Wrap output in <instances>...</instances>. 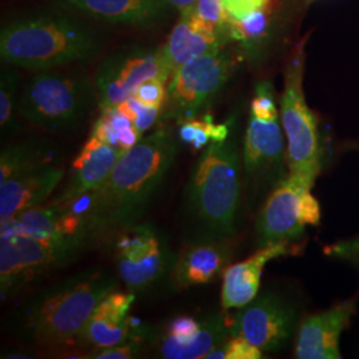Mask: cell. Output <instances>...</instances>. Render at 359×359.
Returning a JSON list of instances; mask_svg holds the SVG:
<instances>
[{"label":"cell","instance_id":"cell-6","mask_svg":"<svg viewBox=\"0 0 359 359\" xmlns=\"http://www.w3.org/2000/svg\"><path fill=\"white\" fill-rule=\"evenodd\" d=\"M96 100V86L88 79L50 69L27 80L18 111L29 124L59 133L79 127Z\"/></svg>","mask_w":359,"mask_h":359},{"label":"cell","instance_id":"cell-12","mask_svg":"<svg viewBox=\"0 0 359 359\" xmlns=\"http://www.w3.org/2000/svg\"><path fill=\"white\" fill-rule=\"evenodd\" d=\"M231 316L225 311L210 313L203 318L177 316L165 325L164 332H152L151 342L161 358L200 359L231 337Z\"/></svg>","mask_w":359,"mask_h":359},{"label":"cell","instance_id":"cell-28","mask_svg":"<svg viewBox=\"0 0 359 359\" xmlns=\"http://www.w3.org/2000/svg\"><path fill=\"white\" fill-rule=\"evenodd\" d=\"M193 15L215 35L226 40L231 39L228 34L231 18L224 8L222 0H198Z\"/></svg>","mask_w":359,"mask_h":359},{"label":"cell","instance_id":"cell-15","mask_svg":"<svg viewBox=\"0 0 359 359\" xmlns=\"http://www.w3.org/2000/svg\"><path fill=\"white\" fill-rule=\"evenodd\" d=\"M357 305L345 301L299 323L295 338L298 359H339V338L355 314Z\"/></svg>","mask_w":359,"mask_h":359},{"label":"cell","instance_id":"cell-31","mask_svg":"<svg viewBox=\"0 0 359 359\" xmlns=\"http://www.w3.org/2000/svg\"><path fill=\"white\" fill-rule=\"evenodd\" d=\"M165 84L167 83L160 77H151L142 81V84L135 90L132 96L147 107L163 109L164 104L167 102Z\"/></svg>","mask_w":359,"mask_h":359},{"label":"cell","instance_id":"cell-23","mask_svg":"<svg viewBox=\"0 0 359 359\" xmlns=\"http://www.w3.org/2000/svg\"><path fill=\"white\" fill-rule=\"evenodd\" d=\"M55 154L46 144L38 142L7 145L0 154V184L29 170L55 165Z\"/></svg>","mask_w":359,"mask_h":359},{"label":"cell","instance_id":"cell-33","mask_svg":"<svg viewBox=\"0 0 359 359\" xmlns=\"http://www.w3.org/2000/svg\"><path fill=\"white\" fill-rule=\"evenodd\" d=\"M271 0H222L224 8L231 19H244L258 10L269 8Z\"/></svg>","mask_w":359,"mask_h":359},{"label":"cell","instance_id":"cell-19","mask_svg":"<svg viewBox=\"0 0 359 359\" xmlns=\"http://www.w3.org/2000/svg\"><path fill=\"white\" fill-rule=\"evenodd\" d=\"M290 244L277 243L258 248L256 253L245 261L228 266L222 274V309H240L253 301L258 295L264 268L271 259L287 256L292 249Z\"/></svg>","mask_w":359,"mask_h":359},{"label":"cell","instance_id":"cell-24","mask_svg":"<svg viewBox=\"0 0 359 359\" xmlns=\"http://www.w3.org/2000/svg\"><path fill=\"white\" fill-rule=\"evenodd\" d=\"M19 72L13 68V65L3 63L0 74V128L3 139L11 136L18 130L16 115H19Z\"/></svg>","mask_w":359,"mask_h":359},{"label":"cell","instance_id":"cell-8","mask_svg":"<svg viewBox=\"0 0 359 359\" xmlns=\"http://www.w3.org/2000/svg\"><path fill=\"white\" fill-rule=\"evenodd\" d=\"M116 266L127 290L136 294L172 276L176 258L165 234L151 224H130L116 231Z\"/></svg>","mask_w":359,"mask_h":359},{"label":"cell","instance_id":"cell-34","mask_svg":"<svg viewBox=\"0 0 359 359\" xmlns=\"http://www.w3.org/2000/svg\"><path fill=\"white\" fill-rule=\"evenodd\" d=\"M321 219V209L317 198L308 189L301 198V221L305 226H316Z\"/></svg>","mask_w":359,"mask_h":359},{"label":"cell","instance_id":"cell-18","mask_svg":"<svg viewBox=\"0 0 359 359\" xmlns=\"http://www.w3.org/2000/svg\"><path fill=\"white\" fill-rule=\"evenodd\" d=\"M65 175V169L55 164L13 176L0 184L1 224L25 210L44 204L63 181Z\"/></svg>","mask_w":359,"mask_h":359},{"label":"cell","instance_id":"cell-2","mask_svg":"<svg viewBox=\"0 0 359 359\" xmlns=\"http://www.w3.org/2000/svg\"><path fill=\"white\" fill-rule=\"evenodd\" d=\"M116 289L117 278L111 270L79 271L29 297L15 311L11 332L31 346H68L77 342L95 309Z\"/></svg>","mask_w":359,"mask_h":359},{"label":"cell","instance_id":"cell-25","mask_svg":"<svg viewBox=\"0 0 359 359\" xmlns=\"http://www.w3.org/2000/svg\"><path fill=\"white\" fill-rule=\"evenodd\" d=\"M231 133L229 124H215L212 116L187 118L181 121L179 129L180 140L192 145L197 151L206 148L210 142H225Z\"/></svg>","mask_w":359,"mask_h":359},{"label":"cell","instance_id":"cell-7","mask_svg":"<svg viewBox=\"0 0 359 359\" xmlns=\"http://www.w3.org/2000/svg\"><path fill=\"white\" fill-rule=\"evenodd\" d=\"M305 53L302 46L295 50L285 71L281 97V123L286 139V156L290 175L314 185L322 167V149L316 116L304 93Z\"/></svg>","mask_w":359,"mask_h":359},{"label":"cell","instance_id":"cell-22","mask_svg":"<svg viewBox=\"0 0 359 359\" xmlns=\"http://www.w3.org/2000/svg\"><path fill=\"white\" fill-rule=\"evenodd\" d=\"M231 250L229 240L188 245L176 258L172 270L170 280L175 287L185 289L215 281L228 268Z\"/></svg>","mask_w":359,"mask_h":359},{"label":"cell","instance_id":"cell-16","mask_svg":"<svg viewBox=\"0 0 359 359\" xmlns=\"http://www.w3.org/2000/svg\"><path fill=\"white\" fill-rule=\"evenodd\" d=\"M62 7L116 26L152 28L176 10L167 0H55Z\"/></svg>","mask_w":359,"mask_h":359},{"label":"cell","instance_id":"cell-35","mask_svg":"<svg viewBox=\"0 0 359 359\" xmlns=\"http://www.w3.org/2000/svg\"><path fill=\"white\" fill-rule=\"evenodd\" d=\"M172 4L176 11H179L180 16H191L196 11V6L198 0H167Z\"/></svg>","mask_w":359,"mask_h":359},{"label":"cell","instance_id":"cell-3","mask_svg":"<svg viewBox=\"0 0 359 359\" xmlns=\"http://www.w3.org/2000/svg\"><path fill=\"white\" fill-rule=\"evenodd\" d=\"M103 46L97 29L57 11L19 15L0 32L1 62L35 72L87 63L102 52Z\"/></svg>","mask_w":359,"mask_h":359},{"label":"cell","instance_id":"cell-11","mask_svg":"<svg viewBox=\"0 0 359 359\" xmlns=\"http://www.w3.org/2000/svg\"><path fill=\"white\" fill-rule=\"evenodd\" d=\"M298 309L276 292L257 295L231 316V335L244 337L264 351H278L298 330Z\"/></svg>","mask_w":359,"mask_h":359},{"label":"cell","instance_id":"cell-29","mask_svg":"<svg viewBox=\"0 0 359 359\" xmlns=\"http://www.w3.org/2000/svg\"><path fill=\"white\" fill-rule=\"evenodd\" d=\"M117 109L123 115L127 116L142 135L156 126V123L161 118V112H163V109L144 105L139 100H136L133 96H130L123 103L118 104Z\"/></svg>","mask_w":359,"mask_h":359},{"label":"cell","instance_id":"cell-5","mask_svg":"<svg viewBox=\"0 0 359 359\" xmlns=\"http://www.w3.org/2000/svg\"><path fill=\"white\" fill-rule=\"evenodd\" d=\"M92 243L79 238L0 233V298L7 301L28 286L72 264Z\"/></svg>","mask_w":359,"mask_h":359},{"label":"cell","instance_id":"cell-21","mask_svg":"<svg viewBox=\"0 0 359 359\" xmlns=\"http://www.w3.org/2000/svg\"><path fill=\"white\" fill-rule=\"evenodd\" d=\"M226 39L210 32L194 15L180 16L179 23L172 28L167 41L160 48L164 75L167 81L181 65L206 53L224 48Z\"/></svg>","mask_w":359,"mask_h":359},{"label":"cell","instance_id":"cell-26","mask_svg":"<svg viewBox=\"0 0 359 359\" xmlns=\"http://www.w3.org/2000/svg\"><path fill=\"white\" fill-rule=\"evenodd\" d=\"M269 8L258 10L244 19H231L228 26L229 38L245 44L256 43L264 38L269 26Z\"/></svg>","mask_w":359,"mask_h":359},{"label":"cell","instance_id":"cell-9","mask_svg":"<svg viewBox=\"0 0 359 359\" xmlns=\"http://www.w3.org/2000/svg\"><path fill=\"white\" fill-rule=\"evenodd\" d=\"M234 63L225 48L196 57L176 69L167 83L163 120H187L197 115L225 87Z\"/></svg>","mask_w":359,"mask_h":359},{"label":"cell","instance_id":"cell-1","mask_svg":"<svg viewBox=\"0 0 359 359\" xmlns=\"http://www.w3.org/2000/svg\"><path fill=\"white\" fill-rule=\"evenodd\" d=\"M176 154L173 133L157 129L121 154L96 191L79 198L97 237L140 219L167 177Z\"/></svg>","mask_w":359,"mask_h":359},{"label":"cell","instance_id":"cell-14","mask_svg":"<svg viewBox=\"0 0 359 359\" xmlns=\"http://www.w3.org/2000/svg\"><path fill=\"white\" fill-rule=\"evenodd\" d=\"M285 142L278 118L261 120L250 115L243 149L245 175L250 184L274 188L286 177Z\"/></svg>","mask_w":359,"mask_h":359},{"label":"cell","instance_id":"cell-4","mask_svg":"<svg viewBox=\"0 0 359 359\" xmlns=\"http://www.w3.org/2000/svg\"><path fill=\"white\" fill-rule=\"evenodd\" d=\"M241 201L240 157L236 140L210 142L201 154L185 192L192 243L231 240Z\"/></svg>","mask_w":359,"mask_h":359},{"label":"cell","instance_id":"cell-20","mask_svg":"<svg viewBox=\"0 0 359 359\" xmlns=\"http://www.w3.org/2000/svg\"><path fill=\"white\" fill-rule=\"evenodd\" d=\"M120 149L90 135L72 163L69 180L55 201H72L96 191L121 157Z\"/></svg>","mask_w":359,"mask_h":359},{"label":"cell","instance_id":"cell-17","mask_svg":"<svg viewBox=\"0 0 359 359\" xmlns=\"http://www.w3.org/2000/svg\"><path fill=\"white\" fill-rule=\"evenodd\" d=\"M135 295L128 290H114L107 295L79 334L77 342L90 347V350H97L115 346L130 338L136 332V329H132L128 318Z\"/></svg>","mask_w":359,"mask_h":359},{"label":"cell","instance_id":"cell-27","mask_svg":"<svg viewBox=\"0 0 359 359\" xmlns=\"http://www.w3.org/2000/svg\"><path fill=\"white\" fill-rule=\"evenodd\" d=\"M152 332L147 327L136 329L135 334L128 338L127 341L115 345V346L105 347L90 350L88 355H84L83 358L90 359H132L142 357L144 353V347L148 341H151Z\"/></svg>","mask_w":359,"mask_h":359},{"label":"cell","instance_id":"cell-10","mask_svg":"<svg viewBox=\"0 0 359 359\" xmlns=\"http://www.w3.org/2000/svg\"><path fill=\"white\" fill-rule=\"evenodd\" d=\"M160 48L144 44H127L104 59L95 76L100 111L115 108L123 103L133 95L142 81L151 77H160L168 83Z\"/></svg>","mask_w":359,"mask_h":359},{"label":"cell","instance_id":"cell-13","mask_svg":"<svg viewBox=\"0 0 359 359\" xmlns=\"http://www.w3.org/2000/svg\"><path fill=\"white\" fill-rule=\"evenodd\" d=\"M313 187L308 181L289 173L273 188L257 218L258 248L293 243L304 236L306 226L301 221V198Z\"/></svg>","mask_w":359,"mask_h":359},{"label":"cell","instance_id":"cell-30","mask_svg":"<svg viewBox=\"0 0 359 359\" xmlns=\"http://www.w3.org/2000/svg\"><path fill=\"white\" fill-rule=\"evenodd\" d=\"M250 115L261 120L278 118L273 87L269 81H261L257 84L256 93L250 104Z\"/></svg>","mask_w":359,"mask_h":359},{"label":"cell","instance_id":"cell-32","mask_svg":"<svg viewBox=\"0 0 359 359\" xmlns=\"http://www.w3.org/2000/svg\"><path fill=\"white\" fill-rule=\"evenodd\" d=\"M225 359H259L262 358V348L256 346L244 337L231 335L226 342Z\"/></svg>","mask_w":359,"mask_h":359}]
</instances>
